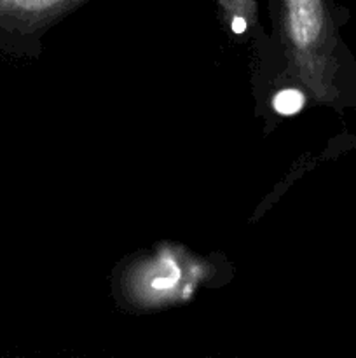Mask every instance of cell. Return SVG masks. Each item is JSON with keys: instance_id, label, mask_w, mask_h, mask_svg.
Wrapping results in <instances>:
<instances>
[{"instance_id": "6da1fadb", "label": "cell", "mask_w": 356, "mask_h": 358, "mask_svg": "<svg viewBox=\"0 0 356 358\" xmlns=\"http://www.w3.org/2000/svg\"><path fill=\"white\" fill-rule=\"evenodd\" d=\"M276 27L293 72L316 100L335 96L337 31L332 0H271Z\"/></svg>"}, {"instance_id": "3957f363", "label": "cell", "mask_w": 356, "mask_h": 358, "mask_svg": "<svg viewBox=\"0 0 356 358\" xmlns=\"http://www.w3.org/2000/svg\"><path fill=\"white\" fill-rule=\"evenodd\" d=\"M306 105V94L295 87H285V90L276 91L271 100V107L279 115H293L299 114Z\"/></svg>"}, {"instance_id": "7a4b0ae2", "label": "cell", "mask_w": 356, "mask_h": 358, "mask_svg": "<svg viewBox=\"0 0 356 358\" xmlns=\"http://www.w3.org/2000/svg\"><path fill=\"white\" fill-rule=\"evenodd\" d=\"M89 0H0V49L27 52L42 31Z\"/></svg>"}]
</instances>
